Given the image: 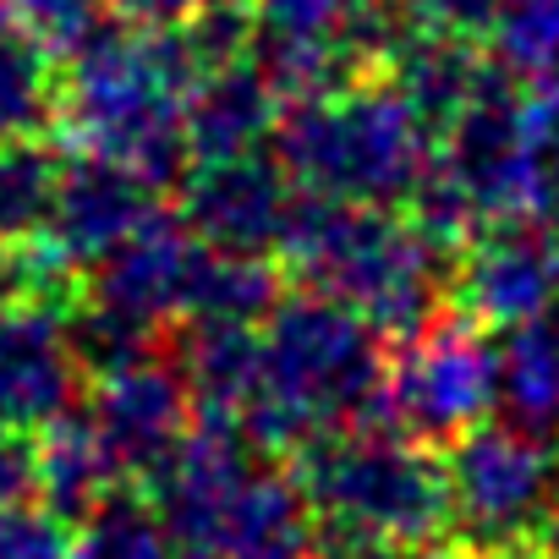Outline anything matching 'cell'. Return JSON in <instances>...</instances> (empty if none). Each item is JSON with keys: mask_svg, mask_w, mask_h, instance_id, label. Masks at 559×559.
<instances>
[{"mask_svg": "<svg viewBox=\"0 0 559 559\" xmlns=\"http://www.w3.org/2000/svg\"><path fill=\"white\" fill-rule=\"evenodd\" d=\"M461 559H532V548H493V554H461Z\"/></svg>", "mask_w": 559, "mask_h": 559, "instance_id": "d6a6232c", "label": "cell"}, {"mask_svg": "<svg viewBox=\"0 0 559 559\" xmlns=\"http://www.w3.org/2000/svg\"><path fill=\"white\" fill-rule=\"evenodd\" d=\"M88 423L99 433V444L110 450L121 477H159L165 461L181 450V439L192 433V390L165 357H148L138 368H121L110 379H94L88 395Z\"/></svg>", "mask_w": 559, "mask_h": 559, "instance_id": "30bf717a", "label": "cell"}, {"mask_svg": "<svg viewBox=\"0 0 559 559\" xmlns=\"http://www.w3.org/2000/svg\"><path fill=\"white\" fill-rule=\"evenodd\" d=\"M532 559H559V504L548 510V521H543V532L532 537Z\"/></svg>", "mask_w": 559, "mask_h": 559, "instance_id": "4dcf8cb0", "label": "cell"}, {"mask_svg": "<svg viewBox=\"0 0 559 559\" xmlns=\"http://www.w3.org/2000/svg\"><path fill=\"white\" fill-rule=\"evenodd\" d=\"M67 159L39 138H0V252H17L50 236L61 203Z\"/></svg>", "mask_w": 559, "mask_h": 559, "instance_id": "44dd1931", "label": "cell"}, {"mask_svg": "<svg viewBox=\"0 0 559 559\" xmlns=\"http://www.w3.org/2000/svg\"><path fill=\"white\" fill-rule=\"evenodd\" d=\"M121 472L110 461V450L99 444L94 423L88 417H67L56 428L39 433V499L50 515H61L67 526L72 521H88L110 493H116Z\"/></svg>", "mask_w": 559, "mask_h": 559, "instance_id": "d6986e66", "label": "cell"}, {"mask_svg": "<svg viewBox=\"0 0 559 559\" xmlns=\"http://www.w3.org/2000/svg\"><path fill=\"white\" fill-rule=\"evenodd\" d=\"M203 67L181 28L105 23L67 56L61 121L83 154H105L154 187L187 181V99Z\"/></svg>", "mask_w": 559, "mask_h": 559, "instance_id": "6da1fadb", "label": "cell"}, {"mask_svg": "<svg viewBox=\"0 0 559 559\" xmlns=\"http://www.w3.org/2000/svg\"><path fill=\"white\" fill-rule=\"evenodd\" d=\"M417 559H439V554H417Z\"/></svg>", "mask_w": 559, "mask_h": 559, "instance_id": "836d02e7", "label": "cell"}, {"mask_svg": "<svg viewBox=\"0 0 559 559\" xmlns=\"http://www.w3.org/2000/svg\"><path fill=\"white\" fill-rule=\"evenodd\" d=\"M203 263V241L181 214H154L132 241H121L99 269H94V297L165 330L170 319H187V297Z\"/></svg>", "mask_w": 559, "mask_h": 559, "instance_id": "4fadbf2b", "label": "cell"}, {"mask_svg": "<svg viewBox=\"0 0 559 559\" xmlns=\"http://www.w3.org/2000/svg\"><path fill=\"white\" fill-rule=\"evenodd\" d=\"M286 263L308 292L362 313L384 341H412L444 319L450 269L412 219L373 203L302 198V214L286 241Z\"/></svg>", "mask_w": 559, "mask_h": 559, "instance_id": "3957f363", "label": "cell"}, {"mask_svg": "<svg viewBox=\"0 0 559 559\" xmlns=\"http://www.w3.org/2000/svg\"><path fill=\"white\" fill-rule=\"evenodd\" d=\"M67 335H72V352H78L83 373H94V379H110V373L138 368L148 357H165V346H170L165 330H154V324H143V319L99 302V297L78 302L67 313Z\"/></svg>", "mask_w": 559, "mask_h": 559, "instance_id": "603a6c76", "label": "cell"}, {"mask_svg": "<svg viewBox=\"0 0 559 559\" xmlns=\"http://www.w3.org/2000/svg\"><path fill=\"white\" fill-rule=\"evenodd\" d=\"M302 198L308 192L292 181V170L280 165V154L252 148V154L187 170V181H181V219L214 252L269 258V252H286L292 225L302 214Z\"/></svg>", "mask_w": 559, "mask_h": 559, "instance_id": "ba28073f", "label": "cell"}, {"mask_svg": "<svg viewBox=\"0 0 559 559\" xmlns=\"http://www.w3.org/2000/svg\"><path fill=\"white\" fill-rule=\"evenodd\" d=\"M121 12V23H138V28H187L209 0H110Z\"/></svg>", "mask_w": 559, "mask_h": 559, "instance_id": "f546056e", "label": "cell"}, {"mask_svg": "<svg viewBox=\"0 0 559 559\" xmlns=\"http://www.w3.org/2000/svg\"><path fill=\"white\" fill-rule=\"evenodd\" d=\"M450 302L499 335L559 313V236L537 219L483 225L450 263Z\"/></svg>", "mask_w": 559, "mask_h": 559, "instance_id": "9c48e42d", "label": "cell"}, {"mask_svg": "<svg viewBox=\"0 0 559 559\" xmlns=\"http://www.w3.org/2000/svg\"><path fill=\"white\" fill-rule=\"evenodd\" d=\"M499 412L510 428L559 444V313L504 330L499 341Z\"/></svg>", "mask_w": 559, "mask_h": 559, "instance_id": "ac0fdd59", "label": "cell"}, {"mask_svg": "<svg viewBox=\"0 0 559 559\" xmlns=\"http://www.w3.org/2000/svg\"><path fill=\"white\" fill-rule=\"evenodd\" d=\"M83 395V362L61 308L0 302V428L45 433L72 417Z\"/></svg>", "mask_w": 559, "mask_h": 559, "instance_id": "8fae6325", "label": "cell"}, {"mask_svg": "<svg viewBox=\"0 0 559 559\" xmlns=\"http://www.w3.org/2000/svg\"><path fill=\"white\" fill-rule=\"evenodd\" d=\"M286 302L280 292V274L269 269V258H241V252H214L203 247L192 297H187V319L203 324H252L263 330V319ZM181 319V324H187Z\"/></svg>", "mask_w": 559, "mask_h": 559, "instance_id": "7402d4cb", "label": "cell"}, {"mask_svg": "<svg viewBox=\"0 0 559 559\" xmlns=\"http://www.w3.org/2000/svg\"><path fill=\"white\" fill-rule=\"evenodd\" d=\"M274 154L313 198L401 209L428 176V127L384 78H357L324 99H297L280 116Z\"/></svg>", "mask_w": 559, "mask_h": 559, "instance_id": "277c9868", "label": "cell"}, {"mask_svg": "<svg viewBox=\"0 0 559 559\" xmlns=\"http://www.w3.org/2000/svg\"><path fill=\"white\" fill-rule=\"evenodd\" d=\"M548 219L559 236V127H554V154H548Z\"/></svg>", "mask_w": 559, "mask_h": 559, "instance_id": "1f68e13d", "label": "cell"}, {"mask_svg": "<svg viewBox=\"0 0 559 559\" xmlns=\"http://www.w3.org/2000/svg\"><path fill=\"white\" fill-rule=\"evenodd\" d=\"M170 362L187 379L203 417L241 428V417H247V406L258 401V384H263V330L187 319V330L170 335Z\"/></svg>", "mask_w": 559, "mask_h": 559, "instance_id": "2e32d148", "label": "cell"}, {"mask_svg": "<svg viewBox=\"0 0 559 559\" xmlns=\"http://www.w3.org/2000/svg\"><path fill=\"white\" fill-rule=\"evenodd\" d=\"M488 67L493 61H483L472 39L406 28L395 39V50L379 61V78L412 105V116L428 127V138H444L461 121V110L477 99Z\"/></svg>", "mask_w": 559, "mask_h": 559, "instance_id": "9a60e30c", "label": "cell"}, {"mask_svg": "<svg viewBox=\"0 0 559 559\" xmlns=\"http://www.w3.org/2000/svg\"><path fill=\"white\" fill-rule=\"evenodd\" d=\"M384 373V335L362 313L319 292H297L263 319V384L241 417V433L274 455L346 428H373Z\"/></svg>", "mask_w": 559, "mask_h": 559, "instance_id": "7a4b0ae2", "label": "cell"}, {"mask_svg": "<svg viewBox=\"0 0 559 559\" xmlns=\"http://www.w3.org/2000/svg\"><path fill=\"white\" fill-rule=\"evenodd\" d=\"M61 116L56 50L0 0V138H39Z\"/></svg>", "mask_w": 559, "mask_h": 559, "instance_id": "ffe728a7", "label": "cell"}, {"mask_svg": "<svg viewBox=\"0 0 559 559\" xmlns=\"http://www.w3.org/2000/svg\"><path fill=\"white\" fill-rule=\"evenodd\" d=\"M493 45L499 61L521 78L559 72V0H499Z\"/></svg>", "mask_w": 559, "mask_h": 559, "instance_id": "d4e9b609", "label": "cell"}, {"mask_svg": "<svg viewBox=\"0 0 559 559\" xmlns=\"http://www.w3.org/2000/svg\"><path fill=\"white\" fill-rule=\"evenodd\" d=\"M0 559H78V537L45 504H0Z\"/></svg>", "mask_w": 559, "mask_h": 559, "instance_id": "484cf974", "label": "cell"}, {"mask_svg": "<svg viewBox=\"0 0 559 559\" xmlns=\"http://www.w3.org/2000/svg\"><path fill=\"white\" fill-rule=\"evenodd\" d=\"M297 488L308 493L313 515L362 526L401 548L406 559L439 554L455 537L450 521V477L428 444L395 428H346L297 450Z\"/></svg>", "mask_w": 559, "mask_h": 559, "instance_id": "5b68a950", "label": "cell"}, {"mask_svg": "<svg viewBox=\"0 0 559 559\" xmlns=\"http://www.w3.org/2000/svg\"><path fill=\"white\" fill-rule=\"evenodd\" d=\"M39 493V439L0 428V504H23Z\"/></svg>", "mask_w": 559, "mask_h": 559, "instance_id": "f1b7e54d", "label": "cell"}, {"mask_svg": "<svg viewBox=\"0 0 559 559\" xmlns=\"http://www.w3.org/2000/svg\"><path fill=\"white\" fill-rule=\"evenodd\" d=\"M105 7L110 0H12V12L56 50L72 56L83 39H94L105 28Z\"/></svg>", "mask_w": 559, "mask_h": 559, "instance_id": "4316f807", "label": "cell"}, {"mask_svg": "<svg viewBox=\"0 0 559 559\" xmlns=\"http://www.w3.org/2000/svg\"><path fill=\"white\" fill-rule=\"evenodd\" d=\"M450 521L466 554L532 548L548 510L559 504V444L532 439L510 423H483L444 455Z\"/></svg>", "mask_w": 559, "mask_h": 559, "instance_id": "52a82bcc", "label": "cell"}, {"mask_svg": "<svg viewBox=\"0 0 559 559\" xmlns=\"http://www.w3.org/2000/svg\"><path fill=\"white\" fill-rule=\"evenodd\" d=\"M280 94L252 61L209 72L187 99V148L198 165L252 154L280 132Z\"/></svg>", "mask_w": 559, "mask_h": 559, "instance_id": "e0dca14e", "label": "cell"}, {"mask_svg": "<svg viewBox=\"0 0 559 559\" xmlns=\"http://www.w3.org/2000/svg\"><path fill=\"white\" fill-rule=\"evenodd\" d=\"M488 412H499V346H488V335L455 313L433 319L423 335L390 352L373 428H395L428 450H450L472 428H483Z\"/></svg>", "mask_w": 559, "mask_h": 559, "instance_id": "8992f818", "label": "cell"}, {"mask_svg": "<svg viewBox=\"0 0 559 559\" xmlns=\"http://www.w3.org/2000/svg\"><path fill=\"white\" fill-rule=\"evenodd\" d=\"M154 192L159 187L121 159H105V154L67 159L61 203H56V219H50L56 252L72 269H99L121 241H132L159 214Z\"/></svg>", "mask_w": 559, "mask_h": 559, "instance_id": "7c38bea8", "label": "cell"}, {"mask_svg": "<svg viewBox=\"0 0 559 559\" xmlns=\"http://www.w3.org/2000/svg\"><path fill=\"white\" fill-rule=\"evenodd\" d=\"M395 7H401V17L412 28L455 34V39H483V34H493L499 0H395Z\"/></svg>", "mask_w": 559, "mask_h": 559, "instance_id": "83f0119b", "label": "cell"}, {"mask_svg": "<svg viewBox=\"0 0 559 559\" xmlns=\"http://www.w3.org/2000/svg\"><path fill=\"white\" fill-rule=\"evenodd\" d=\"M181 559H313V504L297 477L258 466L241 493L176 548Z\"/></svg>", "mask_w": 559, "mask_h": 559, "instance_id": "5bb4252c", "label": "cell"}, {"mask_svg": "<svg viewBox=\"0 0 559 559\" xmlns=\"http://www.w3.org/2000/svg\"><path fill=\"white\" fill-rule=\"evenodd\" d=\"M78 559H181L154 504L110 493L78 532Z\"/></svg>", "mask_w": 559, "mask_h": 559, "instance_id": "cb8c5ba5", "label": "cell"}]
</instances>
